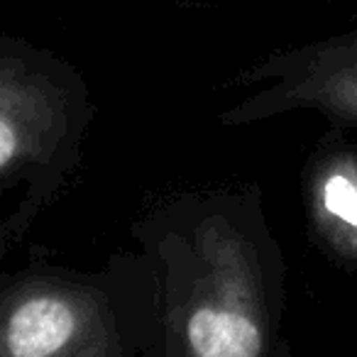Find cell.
<instances>
[{"label":"cell","mask_w":357,"mask_h":357,"mask_svg":"<svg viewBox=\"0 0 357 357\" xmlns=\"http://www.w3.org/2000/svg\"><path fill=\"white\" fill-rule=\"evenodd\" d=\"M157 279L147 357H279L284 257L255 186H196L132 223Z\"/></svg>","instance_id":"6da1fadb"},{"label":"cell","mask_w":357,"mask_h":357,"mask_svg":"<svg viewBox=\"0 0 357 357\" xmlns=\"http://www.w3.org/2000/svg\"><path fill=\"white\" fill-rule=\"evenodd\" d=\"M157 279L139 250L98 269L32 262L0 274V357H147Z\"/></svg>","instance_id":"7a4b0ae2"},{"label":"cell","mask_w":357,"mask_h":357,"mask_svg":"<svg viewBox=\"0 0 357 357\" xmlns=\"http://www.w3.org/2000/svg\"><path fill=\"white\" fill-rule=\"evenodd\" d=\"M93 115L79 71L0 42V215L15 243L69 186Z\"/></svg>","instance_id":"3957f363"},{"label":"cell","mask_w":357,"mask_h":357,"mask_svg":"<svg viewBox=\"0 0 357 357\" xmlns=\"http://www.w3.org/2000/svg\"><path fill=\"white\" fill-rule=\"evenodd\" d=\"M238 84L252 91L218 115L230 128L294 110H316L335 125H357V30L267 56Z\"/></svg>","instance_id":"277c9868"},{"label":"cell","mask_w":357,"mask_h":357,"mask_svg":"<svg viewBox=\"0 0 357 357\" xmlns=\"http://www.w3.org/2000/svg\"><path fill=\"white\" fill-rule=\"evenodd\" d=\"M308 211L318 240L342 262H357V154L328 149L308 174Z\"/></svg>","instance_id":"5b68a950"}]
</instances>
